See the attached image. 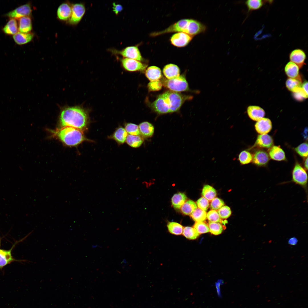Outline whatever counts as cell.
I'll return each mask as SVG.
<instances>
[{"label": "cell", "mask_w": 308, "mask_h": 308, "mask_svg": "<svg viewBox=\"0 0 308 308\" xmlns=\"http://www.w3.org/2000/svg\"><path fill=\"white\" fill-rule=\"evenodd\" d=\"M33 36V34L32 33H25L19 32L13 35V38L17 44L22 45L31 41Z\"/></svg>", "instance_id": "obj_22"}, {"label": "cell", "mask_w": 308, "mask_h": 308, "mask_svg": "<svg viewBox=\"0 0 308 308\" xmlns=\"http://www.w3.org/2000/svg\"><path fill=\"white\" fill-rule=\"evenodd\" d=\"M208 224L209 231L214 235L220 234L225 228L224 226L219 223L209 222Z\"/></svg>", "instance_id": "obj_36"}, {"label": "cell", "mask_w": 308, "mask_h": 308, "mask_svg": "<svg viewBox=\"0 0 308 308\" xmlns=\"http://www.w3.org/2000/svg\"><path fill=\"white\" fill-rule=\"evenodd\" d=\"M255 127L258 133L260 134H267L272 128V123L269 119L263 117L257 121Z\"/></svg>", "instance_id": "obj_12"}, {"label": "cell", "mask_w": 308, "mask_h": 308, "mask_svg": "<svg viewBox=\"0 0 308 308\" xmlns=\"http://www.w3.org/2000/svg\"><path fill=\"white\" fill-rule=\"evenodd\" d=\"M146 77L151 81L159 80L162 76L161 70L159 67L152 66L148 67L145 72Z\"/></svg>", "instance_id": "obj_21"}, {"label": "cell", "mask_w": 308, "mask_h": 308, "mask_svg": "<svg viewBox=\"0 0 308 308\" xmlns=\"http://www.w3.org/2000/svg\"><path fill=\"white\" fill-rule=\"evenodd\" d=\"M308 177L305 170L297 163L295 164L292 172V179L285 183H293L302 187L307 194Z\"/></svg>", "instance_id": "obj_4"}, {"label": "cell", "mask_w": 308, "mask_h": 308, "mask_svg": "<svg viewBox=\"0 0 308 308\" xmlns=\"http://www.w3.org/2000/svg\"><path fill=\"white\" fill-rule=\"evenodd\" d=\"M295 150L300 156L306 157L308 155V144L306 143H303L296 147Z\"/></svg>", "instance_id": "obj_41"}, {"label": "cell", "mask_w": 308, "mask_h": 308, "mask_svg": "<svg viewBox=\"0 0 308 308\" xmlns=\"http://www.w3.org/2000/svg\"><path fill=\"white\" fill-rule=\"evenodd\" d=\"M269 154L271 158L275 160L281 161L285 159V152L279 146L272 147L269 151Z\"/></svg>", "instance_id": "obj_25"}, {"label": "cell", "mask_w": 308, "mask_h": 308, "mask_svg": "<svg viewBox=\"0 0 308 308\" xmlns=\"http://www.w3.org/2000/svg\"><path fill=\"white\" fill-rule=\"evenodd\" d=\"M18 30L17 21L14 18H11L3 29L5 33L9 35H15Z\"/></svg>", "instance_id": "obj_28"}, {"label": "cell", "mask_w": 308, "mask_h": 308, "mask_svg": "<svg viewBox=\"0 0 308 308\" xmlns=\"http://www.w3.org/2000/svg\"><path fill=\"white\" fill-rule=\"evenodd\" d=\"M72 13L71 7L68 3L61 4L58 8L57 14L58 17L60 20L67 21L70 19Z\"/></svg>", "instance_id": "obj_15"}, {"label": "cell", "mask_w": 308, "mask_h": 308, "mask_svg": "<svg viewBox=\"0 0 308 308\" xmlns=\"http://www.w3.org/2000/svg\"><path fill=\"white\" fill-rule=\"evenodd\" d=\"M306 57L305 52L300 48L293 50L289 54V58L291 61L297 64L299 68H301L305 64Z\"/></svg>", "instance_id": "obj_11"}, {"label": "cell", "mask_w": 308, "mask_h": 308, "mask_svg": "<svg viewBox=\"0 0 308 308\" xmlns=\"http://www.w3.org/2000/svg\"><path fill=\"white\" fill-rule=\"evenodd\" d=\"M206 217L210 222H220L224 225L227 222L226 220H222L218 212L214 210H211L209 211L206 215Z\"/></svg>", "instance_id": "obj_37"}, {"label": "cell", "mask_w": 308, "mask_h": 308, "mask_svg": "<svg viewBox=\"0 0 308 308\" xmlns=\"http://www.w3.org/2000/svg\"><path fill=\"white\" fill-rule=\"evenodd\" d=\"M193 37L183 32H178L171 37L170 40L173 45L177 47H183L187 45L191 41Z\"/></svg>", "instance_id": "obj_10"}, {"label": "cell", "mask_w": 308, "mask_h": 308, "mask_svg": "<svg viewBox=\"0 0 308 308\" xmlns=\"http://www.w3.org/2000/svg\"><path fill=\"white\" fill-rule=\"evenodd\" d=\"M194 228L199 234L209 231L208 225L203 222H196L194 225Z\"/></svg>", "instance_id": "obj_40"}, {"label": "cell", "mask_w": 308, "mask_h": 308, "mask_svg": "<svg viewBox=\"0 0 308 308\" xmlns=\"http://www.w3.org/2000/svg\"><path fill=\"white\" fill-rule=\"evenodd\" d=\"M72 13L69 23L72 25L77 24L81 21L86 11L84 5L82 3L73 4L71 6Z\"/></svg>", "instance_id": "obj_7"}, {"label": "cell", "mask_w": 308, "mask_h": 308, "mask_svg": "<svg viewBox=\"0 0 308 308\" xmlns=\"http://www.w3.org/2000/svg\"><path fill=\"white\" fill-rule=\"evenodd\" d=\"M125 141L129 145L133 148L139 147L144 141L143 138L140 136L129 134L127 135Z\"/></svg>", "instance_id": "obj_29"}, {"label": "cell", "mask_w": 308, "mask_h": 308, "mask_svg": "<svg viewBox=\"0 0 308 308\" xmlns=\"http://www.w3.org/2000/svg\"><path fill=\"white\" fill-rule=\"evenodd\" d=\"M247 112L249 117L254 121H258L263 118L265 115L264 110L258 106H249L247 109Z\"/></svg>", "instance_id": "obj_13"}, {"label": "cell", "mask_w": 308, "mask_h": 308, "mask_svg": "<svg viewBox=\"0 0 308 308\" xmlns=\"http://www.w3.org/2000/svg\"><path fill=\"white\" fill-rule=\"evenodd\" d=\"M121 61L123 68L129 71H143L147 67L145 64L133 59L124 58L121 59Z\"/></svg>", "instance_id": "obj_8"}, {"label": "cell", "mask_w": 308, "mask_h": 308, "mask_svg": "<svg viewBox=\"0 0 308 308\" xmlns=\"http://www.w3.org/2000/svg\"><path fill=\"white\" fill-rule=\"evenodd\" d=\"M112 9L113 11L116 15H117L123 10V8L121 5L114 3H113Z\"/></svg>", "instance_id": "obj_47"}, {"label": "cell", "mask_w": 308, "mask_h": 308, "mask_svg": "<svg viewBox=\"0 0 308 308\" xmlns=\"http://www.w3.org/2000/svg\"><path fill=\"white\" fill-rule=\"evenodd\" d=\"M162 86V83L159 80L151 81L148 84L149 90L152 91H157L161 90Z\"/></svg>", "instance_id": "obj_45"}, {"label": "cell", "mask_w": 308, "mask_h": 308, "mask_svg": "<svg viewBox=\"0 0 308 308\" xmlns=\"http://www.w3.org/2000/svg\"><path fill=\"white\" fill-rule=\"evenodd\" d=\"M0 245H1V240L0 239Z\"/></svg>", "instance_id": "obj_53"}, {"label": "cell", "mask_w": 308, "mask_h": 308, "mask_svg": "<svg viewBox=\"0 0 308 308\" xmlns=\"http://www.w3.org/2000/svg\"><path fill=\"white\" fill-rule=\"evenodd\" d=\"M202 194L203 197L209 201H211L216 197V195L215 189L208 185H205L203 187Z\"/></svg>", "instance_id": "obj_31"}, {"label": "cell", "mask_w": 308, "mask_h": 308, "mask_svg": "<svg viewBox=\"0 0 308 308\" xmlns=\"http://www.w3.org/2000/svg\"><path fill=\"white\" fill-rule=\"evenodd\" d=\"M90 121L88 112L80 106H65L61 108L59 122L61 127H70L84 131Z\"/></svg>", "instance_id": "obj_1"}, {"label": "cell", "mask_w": 308, "mask_h": 308, "mask_svg": "<svg viewBox=\"0 0 308 308\" xmlns=\"http://www.w3.org/2000/svg\"><path fill=\"white\" fill-rule=\"evenodd\" d=\"M293 93L294 98L298 100H302L308 97V95L303 91L301 88Z\"/></svg>", "instance_id": "obj_46"}, {"label": "cell", "mask_w": 308, "mask_h": 308, "mask_svg": "<svg viewBox=\"0 0 308 308\" xmlns=\"http://www.w3.org/2000/svg\"><path fill=\"white\" fill-rule=\"evenodd\" d=\"M167 227L169 232L172 234L179 235L182 234L183 228L182 225L178 223L169 222Z\"/></svg>", "instance_id": "obj_32"}, {"label": "cell", "mask_w": 308, "mask_h": 308, "mask_svg": "<svg viewBox=\"0 0 308 308\" xmlns=\"http://www.w3.org/2000/svg\"><path fill=\"white\" fill-rule=\"evenodd\" d=\"M252 158L250 153L244 150L240 153L238 156V159L241 164L245 165L250 163L252 161Z\"/></svg>", "instance_id": "obj_39"}, {"label": "cell", "mask_w": 308, "mask_h": 308, "mask_svg": "<svg viewBox=\"0 0 308 308\" xmlns=\"http://www.w3.org/2000/svg\"><path fill=\"white\" fill-rule=\"evenodd\" d=\"M205 211L199 208H197L191 215L192 218L196 222H203L206 218Z\"/></svg>", "instance_id": "obj_34"}, {"label": "cell", "mask_w": 308, "mask_h": 308, "mask_svg": "<svg viewBox=\"0 0 308 308\" xmlns=\"http://www.w3.org/2000/svg\"><path fill=\"white\" fill-rule=\"evenodd\" d=\"M192 98V96H183L177 92L168 91L158 96L154 102L153 106L159 114L173 112L178 111L185 100Z\"/></svg>", "instance_id": "obj_2"}, {"label": "cell", "mask_w": 308, "mask_h": 308, "mask_svg": "<svg viewBox=\"0 0 308 308\" xmlns=\"http://www.w3.org/2000/svg\"><path fill=\"white\" fill-rule=\"evenodd\" d=\"M273 144L272 138L267 134L259 135L255 144V146L265 148L271 147Z\"/></svg>", "instance_id": "obj_19"}, {"label": "cell", "mask_w": 308, "mask_h": 308, "mask_svg": "<svg viewBox=\"0 0 308 308\" xmlns=\"http://www.w3.org/2000/svg\"><path fill=\"white\" fill-rule=\"evenodd\" d=\"M139 127L141 136L148 138L151 137L154 132L153 125L147 121H144L141 123Z\"/></svg>", "instance_id": "obj_17"}, {"label": "cell", "mask_w": 308, "mask_h": 308, "mask_svg": "<svg viewBox=\"0 0 308 308\" xmlns=\"http://www.w3.org/2000/svg\"><path fill=\"white\" fill-rule=\"evenodd\" d=\"M15 244L9 250L0 249V269L11 262L16 261L13 257L11 251Z\"/></svg>", "instance_id": "obj_16"}, {"label": "cell", "mask_w": 308, "mask_h": 308, "mask_svg": "<svg viewBox=\"0 0 308 308\" xmlns=\"http://www.w3.org/2000/svg\"><path fill=\"white\" fill-rule=\"evenodd\" d=\"M197 208V205L194 202L191 200H189L185 202L182 206L181 207V210L183 214L190 215Z\"/></svg>", "instance_id": "obj_30"}, {"label": "cell", "mask_w": 308, "mask_h": 308, "mask_svg": "<svg viewBox=\"0 0 308 308\" xmlns=\"http://www.w3.org/2000/svg\"><path fill=\"white\" fill-rule=\"evenodd\" d=\"M285 84L286 87L289 91L294 92L301 88L302 84L299 76L295 78H288L286 81Z\"/></svg>", "instance_id": "obj_26"}, {"label": "cell", "mask_w": 308, "mask_h": 308, "mask_svg": "<svg viewBox=\"0 0 308 308\" xmlns=\"http://www.w3.org/2000/svg\"><path fill=\"white\" fill-rule=\"evenodd\" d=\"M163 85L172 91L180 92L188 91L189 90L188 83L184 75L172 79L165 80Z\"/></svg>", "instance_id": "obj_5"}, {"label": "cell", "mask_w": 308, "mask_h": 308, "mask_svg": "<svg viewBox=\"0 0 308 308\" xmlns=\"http://www.w3.org/2000/svg\"><path fill=\"white\" fill-rule=\"evenodd\" d=\"M124 126L125 129L129 135L141 136L138 125L132 123H126Z\"/></svg>", "instance_id": "obj_38"}, {"label": "cell", "mask_w": 308, "mask_h": 308, "mask_svg": "<svg viewBox=\"0 0 308 308\" xmlns=\"http://www.w3.org/2000/svg\"><path fill=\"white\" fill-rule=\"evenodd\" d=\"M127 135L125 128L119 126L116 129L110 138L114 140L119 144H122L125 141Z\"/></svg>", "instance_id": "obj_20"}, {"label": "cell", "mask_w": 308, "mask_h": 308, "mask_svg": "<svg viewBox=\"0 0 308 308\" xmlns=\"http://www.w3.org/2000/svg\"><path fill=\"white\" fill-rule=\"evenodd\" d=\"M218 213L220 218L222 219H226L229 217L231 213L230 208L227 206H223L218 209Z\"/></svg>", "instance_id": "obj_42"}, {"label": "cell", "mask_w": 308, "mask_h": 308, "mask_svg": "<svg viewBox=\"0 0 308 308\" xmlns=\"http://www.w3.org/2000/svg\"><path fill=\"white\" fill-rule=\"evenodd\" d=\"M112 51L113 53L120 54L125 58L139 61H141L143 60L140 52L137 46H129L121 50H114Z\"/></svg>", "instance_id": "obj_6"}, {"label": "cell", "mask_w": 308, "mask_h": 308, "mask_svg": "<svg viewBox=\"0 0 308 308\" xmlns=\"http://www.w3.org/2000/svg\"><path fill=\"white\" fill-rule=\"evenodd\" d=\"M50 131L54 136L68 146H77L85 141H89L82 131L72 127H63Z\"/></svg>", "instance_id": "obj_3"}, {"label": "cell", "mask_w": 308, "mask_h": 308, "mask_svg": "<svg viewBox=\"0 0 308 308\" xmlns=\"http://www.w3.org/2000/svg\"><path fill=\"white\" fill-rule=\"evenodd\" d=\"M285 71L287 76L290 78H295L299 76V67L296 64L291 61L286 65Z\"/></svg>", "instance_id": "obj_27"}, {"label": "cell", "mask_w": 308, "mask_h": 308, "mask_svg": "<svg viewBox=\"0 0 308 308\" xmlns=\"http://www.w3.org/2000/svg\"><path fill=\"white\" fill-rule=\"evenodd\" d=\"M298 242L297 238L295 237H293L290 238L288 241V244L291 245H295Z\"/></svg>", "instance_id": "obj_48"}, {"label": "cell", "mask_w": 308, "mask_h": 308, "mask_svg": "<svg viewBox=\"0 0 308 308\" xmlns=\"http://www.w3.org/2000/svg\"><path fill=\"white\" fill-rule=\"evenodd\" d=\"M224 204L222 200L218 198H215L212 200L210 207L213 210H217L223 206Z\"/></svg>", "instance_id": "obj_43"}, {"label": "cell", "mask_w": 308, "mask_h": 308, "mask_svg": "<svg viewBox=\"0 0 308 308\" xmlns=\"http://www.w3.org/2000/svg\"><path fill=\"white\" fill-rule=\"evenodd\" d=\"M30 5L27 3L22 5L6 14L5 16L11 18L19 19L24 17H29L31 14Z\"/></svg>", "instance_id": "obj_9"}, {"label": "cell", "mask_w": 308, "mask_h": 308, "mask_svg": "<svg viewBox=\"0 0 308 308\" xmlns=\"http://www.w3.org/2000/svg\"><path fill=\"white\" fill-rule=\"evenodd\" d=\"M301 88L303 91L308 95V82L307 81H305L302 84Z\"/></svg>", "instance_id": "obj_49"}, {"label": "cell", "mask_w": 308, "mask_h": 308, "mask_svg": "<svg viewBox=\"0 0 308 308\" xmlns=\"http://www.w3.org/2000/svg\"><path fill=\"white\" fill-rule=\"evenodd\" d=\"M182 234L184 237L189 240L195 239L200 235L194 228L189 226L183 228Z\"/></svg>", "instance_id": "obj_33"}, {"label": "cell", "mask_w": 308, "mask_h": 308, "mask_svg": "<svg viewBox=\"0 0 308 308\" xmlns=\"http://www.w3.org/2000/svg\"><path fill=\"white\" fill-rule=\"evenodd\" d=\"M265 151L260 150L256 152L252 158L253 163L258 166H264L268 163L269 158Z\"/></svg>", "instance_id": "obj_14"}, {"label": "cell", "mask_w": 308, "mask_h": 308, "mask_svg": "<svg viewBox=\"0 0 308 308\" xmlns=\"http://www.w3.org/2000/svg\"><path fill=\"white\" fill-rule=\"evenodd\" d=\"M100 247V246H99L98 245H97V244L95 245H93L92 246V248H96L97 247Z\"/></svg>", "instance_id": "obj_52"}, {"label": "cell", "mask_w": 308, "mask_h": 308, "mask_svg": "<svg viewBox=\"0 0 308 308\" xmlns=\"http://www.w3.org/2000/svg\"><path fill=\"white\" fill-rule=\"evenodd\" d=\"M304 167H305V169H306L307 170V169H308V158H307H307L306 159H305V162H304Z\"/></svg>", "instance_id": "obj_51"}, {"label": "cell", "mask_w": 308, "mask_h": 308, "mask_svg": "<svg viewBox=\"0 0 308 308\" xmlns=\"http://www.w3.org/2000/svg\"><path fill=\"white\" fill-rule=\"evenodd\" d=\"M187 198L185 194L179 192L175 194L171 198V202L173 207L179 209L185 202Z\"/></svg>", "instance_id": "obj_24"}, {"label": "cell", "mask_w": 308, "mask_h": 308, "mask_svg": "<svg viewBox=\"0 0 308 308\" xmlns=\"http://www.w3.org/2000/svg\"><path fill=\"white\" fill-rule=\"evenodd\" d=\"M264 3V1L262 0H248L245 2V4L249 11L260 9L262 7Z\"/></svg>", "instance_id": "obj_35"}, {"label": "cell", "mask_w": 308, "mask_h": 308, "mask_svg": "<svg viewBox=\"0 0 308 308\" xmlns=\"http://www.w3.org/2000/svg\"><path fill=\"white\" fill-rule=\"evenodd\" d=\"M32 29L31 20L29 17H24L19 19V32L29 33Z\"/></svg>", "instance_id": "obj_23"}, {"label": "cell", "mask_w": 308, "mask_h": 308, "mask_svg": "<svg viewBox=\"0 0 308 308\" xmlns=\"http://www.w3.org/2000/svg\"><path fill=\"white\" fill-rule=\"evenodd\" d=\"M163 72L168 79L177 78L179 76L180 70L176 65L172 64H168L164 67Z\"/></svg>", "instance_id": "obj_18"}, {"label": "cell", "mask_w": 308, "mask_h": 308, "mask_svg": "<svg viewBox=\"0 0 308 308\" xmlns=\"http://www.w3.org/2000/svg\"><path fill=\"white\" fill-rule=\"evenodd\" d=\"M222 282L221 280L218 281V282H217L215 284L216 289L217 295L219 297H221V294H220V283Z\"/></svg>", "instance_id": "obj_50"}, {"label": "cell", "mask_w": 308, "mask_h": 308, "mask_svg": "<svg viewBox=\"0 0 308 308\" xmlns=\"http://www.w3.org/2000/svg\"><path fill=\"white\" fill-rule=\"evenodd\" d=\"M196 204L199 208L205 211L207 210L209 206L208 200L203 197L197 200Z\"/></svg>", "instance_id": "obj_44"}]
</instances>
